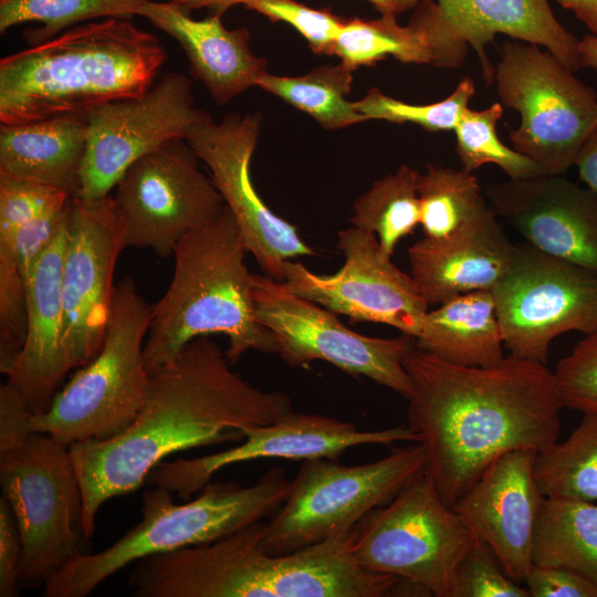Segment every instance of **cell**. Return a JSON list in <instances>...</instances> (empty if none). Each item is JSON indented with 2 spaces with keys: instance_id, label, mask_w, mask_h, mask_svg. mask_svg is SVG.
Here are the masks:
<instances>
[{
  "instance_id": "ab89813d",
  "label": "cell",
  "mask_w": 597,
  "mask_h": 597,
  "mask_svg": "<svg viewBox=\"0 0 597 597\" xmlns=\"http://www.w3.org/2000/svg\"><path fill=\"white\" fill-rule=\"evenodd\" d=\"M71 198L55 188L0 174V239L44 213L64 208Z\"/></svg>"
},
{
  "instance_id": "1f68e13d",
  "label": "cell",
  "mask_w": 597,
  "mask_h": 597,
  "mask_svg": "<svg viewBox=\"0 0 597 597\" xmlns=\"http://www.w3.org/2000/svg\"><path fill=\"white\" fill-rule=\"evenodd\" d=\"M419 177L416 169L401 165L395 172L376 180L354 202L352 226L374 233L380 253L387 259L399 241L420 223Z\"/></svg>"
},
{
  "instance_id": "7a4b0ae2",
  "label": "cell",
  "mask_w": 597,
  "mask_h": 597,
  "mask_svg": "<svg viewBox=\"0 0 597 597\" xmlns=\"http://www.w3.org/2000/svg\"><path fill=\"white\" fill-rule=\"evenodd\" d=\"M404 366L413 388L408 426L451 507L499 457L558 441L564 407L545 364L509 355L489 367L459 366L415 346Z\"/></svg>"
},
{
  "instance_id": "d6a6232c",
  "label": "cell",
  "mask_w": 597,
  "mask_h": 597,
  "mask_svg": "<svg viewBox=\"0 0 597 597\" xmlns=\"http://www.w3.org/2000/svg\"><path fill=\"white\" fill-rule=\"evenodd\" d=\"M583 415L566 440L536 454L534 476L545 498L597 501V412Z\"/></svg>"
},
{
  "instance_id": "3957f363",
  "label": "cell",
  "mask_w": 597,
  "mask_h": 597,
  "mask_svg": "<svg viewBox=\"0 0 597 597\" xmlns=\"http://www.w3.org/2000/svg\"><path fill=\"white\" fill-rule=\"evenodd\" d=\"M355 527V526H354ZM264 521L217 541L153 554L128 578L136 597H390L399 577L360 567L354 528L304 548L272 555Z\"/></svg>"
},
{
  "instance_id": "e575fe53",
  "label": "cell",
  "mask_w": 597,
  "mask_h": 597,
  "mask_svg": "<svg viewBox=\"0 0 597 597\" xmlns=\"http://www.w3.org/2000/svg\"><path fill=\"white\" fill-rule=\"evenodd\" d=\"M503 114L501 103L484 109L465 111L454 128L455 151L467 171H474L486 164L499 166L511 179H522L543 174L540 166L527 156L504 145L496 133V123Z\"/></svg>"
},
{
  "instance_id": "ee69618b",
  "label": "cell",
  "mask_w": 597,
  "mask_h": 597,
  "mask_svg": "<svg viewBox=\"0 0 597 597\" xmlns=\"http://www.w3.org/2000/svg\"><path fill=\"white\" fill-rule=\"evenodd\" d=\"M22 542L19 527L8 501L0 498V596L17 597L20 593L19 577Z\"/></svg>"
},
{
  "instance_id": "2e32d148",
  "label": "cell",
  "mask_w": 597,
  "mask_h": 597,
  "mask_svg": "<svg viewBox=\"0 0 597 597\" xmlns=\"http://www.w3.org/2000/svg\"><path fill=\"white\" fill-rule=\"evenodd\" d=\"M337 248L345 261L332 275H320L300 262H284L283 286L354 322L389 325L417 337L428 312L411 275L379 250L376 235L350 227L338 232Z\"/></svg>"
},
{
  "instance_id": "8fae6325",
  "label": "cell",
  "mask_w": 597,
  "mask_h": 597,
  "mask_svg": "<svg viewBox=\"0 0 597 597\" xmlns=\"http://www.w3.org/2000/svg\"><path fill=\"white\" fill-rule=\"evenodd\" d=\"M476 540L425 470L355 525L352 553L366 570L409 579L434 597H452L457 566Z\"/></svg>"
},
{
  "instance_id": "9a60e30c",
  "label": "cell",
  "mask_w": 597,
  "mask_h": 597,
  "mask_svg": "<svg viewBox=\"0 0 597 597\" xmlns=\"http://www.w3.org/2000/svg\"><path fill=\"white\" fill-rule=\"evenodd\" d=\"M86 153L75 198H106L136 160L161 145L186 139L211 117L195 106L190 80L165 74L144 95L98 105L86 114Z\"/></svg>"
},
{
  "instance_id": "6da1fadb",
  "label": "cell",
  "mask_w": 597,
  "mask_h": 597,
  "mask_svg": "<svg viewBox=\"0 0 597 597\" xmlns=\"http://www.w3.org/2000/svg\"><path fill=\"white\" fill-rule=\"evenodd\" d=\"M231 366L209 336L197 337L172 360L149 373L143 406L128 429L108 440L70 447L90 540L100 507L144 485L168 455L239 443L244 428L274 422L293 411L287 394L254 387Z\"/></svg>"
},
{
  "instance_id": "c3c4849f",
  "label": "cell",
  "mask_w": 597,
  "mask_h": 597,
  "mask_svg": "<svg viewBox=\"0 0 597 597\" xmlns=\"http://www.w3.org/2000/svg\"><path fill=\"white\" fill-rule=\"evenodd\" d=\"M168 2L175 3L185 9H201L209 8L214 11L216 14L222 15L231 7L245 4L248 0H168Z\"/></svg>"
},
{
  "instance_id": "b9f144b4",
  "label": "cell",
  "mask_w": 597,
  "mask_h": 597,
  "mask_svg": "<svg viewBox=\"0 0 597 597\" xmlns=\"http://www.w3.org/2000/svg\"><path fill=\"white\" fill-rule=\"evenodd\" d=\"M70 201L62 209L44 213L22 224L9 238L0 239V249L7 250L12 255L25 280L35 261L49 248L65 221Z\"/></svg>"
},
{
  "instance_id": "8992f818",
  "label": "cell",
  "mask_w": 597,
  "mask_h": 597,
  "mask_svg": "<svg viewBox=\"0 0 597 597\" xmlns=\"http://www.w3.org/2000/svg\"><path fill=\"white\" fill-rule=\"evenodd\" d=\"M290 481L271 467L252 485L209 482L189 502L154 485L143 495L142 521L98 553L82 555L51 577L44 597H86L119 569L146 556L206 544L272 516L284 502Z\"/></svg>"
},
{
  "instance_id": "f546056e",
  "label": "cell",
  "mask_w": 597,
  "mask_h": 597,
  "mask_svg": "<svg viewBox=\"0 0 597 597\" xmlns=\"http://www.w3.org/2000/svg\"><path fill=\"white\" fill-rule=\"evenodd\" d=\"M353 71L344 63L324 64L301 76L265 73L258 86L312 116L325 129H339L367 121L354 102Z\"/></svg>"
},
{
  "instance_id": "9c48e42d",
  "label": "cell",
  "mask_w": 597,
  "mask_h": 597,
  "mask_svg": "<svg viewBox=\"0 0 597 597\" xmlns=\"http://www.w3.org/2000/svg\"><path fill=\"white\" fill-rule=\"evenodd\" d=\"M425 470L419 442L395 447L383 459L358 465L329 458L303 460L284 502L264 522L262 546L282 555L345 535Z\"/></svg>"
},
{
  "instance_id": "7c38bea8",
  "label": "cell",
  "mask_w": 597,
  "mask_h": 597,
  "mask_svg": "<svg viewBox=\"0 0 597 597\" xmlns=\"http://www.w3.org/2000/svg\"><path fill=\"white\" fill-rule=\"evenodd\" d=\"M256 321L277 343V355L290 367L327 362L341 370L367 377L409 400L413 388L404 360L416 346L412 336H365L347 328L329 310L300 297L268 275L253 274Z\"/></svg>"
},
{
  "instance_id": "4dcf8cb0",
  "label": "cell",
  "mask_w": 597,
  "mask_h": 597,
  "mask_svg": "<svg viewBox=\"0 0 597 597\" xmlns=\"http://www.w3.org/2000/svg\"><path fill=\"white\" fill-rule=\"evenodd\" d=\"M418 198L419 226L428 239L455 234L491 210L478 178L463 168L427 165Z\"/></svg>"
},
{
  "instance_id": "ac0fdd59",
  "label": "cell",
  "mask_w": 597,
  "mask_h": 597,
  "mask_svg": "<svg viewBox=\"0 0 597 597\" xmlns=\"http://www.w3.org/2000/svg\"><path fill=\"white\" fill-rule=\"evenodd\" d=\"M123 250L112 196L72 198L61 273L63 345L70 370L88 363L103 345L115 265Z\"/></svg>"
},
{
  "instance_id": "4fadbf2b",
  "label": "cell",
  "mask_w": 597,
  "mask_h": 597,
  "mask_svg": "<svg viewBox=\"0 0 597 597\" xmlns=\"http://www.w3.org/2000/svg\"><path fill=\"white\" fill-rule=\"evenodd\" d=\"M186 139L168 142L127 168L112 196L124 249L171 256L178 242L223 211L211 177Z\"/></svg>"
},
{
  "instance_id": "ba28073f",
  "label": "cell",
  "mask_w": 597,
  "mask_h": 597,
  "mask_svg": "<svg viewBox=\"0 0 597 597\" xmlns=\"http://www.w3.org/2000/svg\"><path fill=\"white\" fill-rule=\"evenodd\" d=\"M0 484L22 542L20 589L44 586L71 561L91 553L70 447L48 433H30L0 450Z\"/></svg>"
},
{
  "instance_id": "277c9868",
  "label": "cell",
  "mask_w": 597,
  "mask_h": 597,
  "mask_svg": "<svg viewBox=\"0 0 597 597\" xmlns=\"http://www.w3.org/2000/svg\"><path fill=\"white\" fill-rule=\"evenodd\" d=\"M166 60L158 39L128 19L78 24L0 61V123L87 114L139 97Z\"/></svg>"
},
{
  "instance_id": "5b68a950",
  "label": "cell",
  "mask_w": 597,
  "mask_h": 597,
  "mask_svg": "<svg viewBox=\"0 0 597 597\" xmlns=\"http://www.w3.org/2000/svg\"><path fill=\"white\" fill-rule=\"evenodd\" d=\"M248 252L227 206L178 242L171 282L153 304L144 345L148 373L172 360L192 339L212 334L228 337L224 353L232 366L249 350L277 354L274 335L254 315Z\"/></svg>"
},
{
  "instance_id": "30bf717a",
  "label": "cell",
  "mask_w": 597,
  "mask_h": 597,
  "mask_svg": "<svg viewBox=\"0 0 597 597\" xmlns=\"http://www.w3.org/2000/svg\"><path fill=\"white\" fill-rule=\"evenodd\" d=\"M501 104L521 116L510 132L513 148L543 174L564 175L597 128V94L549 51L506 41L495 66Z\"/></svg>"
},
{
  "instance_id": "52a82bcc",
  "label": "cell",
  "mask_w": 597,
  "mask_h": 597,
  "mask_svg": "<svg viewBox=\"0 0 597 597\" xmlns=\"http://www.w3.org/2000/svg\"><path fill=\"white\" fill-rule=\"evenodd\" d=\"M153 305L126 275L115 285L100 352L55 392L48 410L31 416L32 432L52 436L66 447L104 441L123 433L143 406L149 373L144 345Z\"/></svg>"
},
{
  "instance_id": "7402d4cb",
  "label": "cell",
  "mask_w": 597,
  "mask_h": 597,
  "mask_svg": "<svg viewBox=\"0 0 597 597\" xmlns=\"http://www.w3.org/2000/svg\"><path fill=\"white\" fill-rule=\"evenodd\" d=\"M536 454L519 449L499 457L452 506L520 584L533 565L534 532L545 499L534 476Z\"/></svg>"
},
{
  "instance_id": "603a6c76",
  "label": "cell",
  "mask_w": 597,
  "mask_h": 597,
  "mask_svg": "<svg viewBox=\"0 0 597 597\" xmlns=\"http://www.w3.org/2000/svg\"><path fill=\"white\" fill-rule=\"evenodd\" d=\"M67 223L69 213L25 280L27 336L20 355L6 376L7 383L22 395L33 415L48 410L60 383L70 370L63 345L64 314L61 295Z\"/></svg>"
},
{
  "instance_id": "44dd1931",
  "label": "cell",
  "mask_w": 597,
  "mask_h": 597,
  "mask_svg": "<svg viewBox=\"0 0 597 597\" xmlns=\"http://www.w3.org/2000/svg\"><path fill=\"white\" fill-rule=\"evenodd\" d=\"M485 198L499 219L526 243L597 274V192L563 175L488 184Z\"/></svg>"
},
{
  "instance_id": "7dc6e473",
  "label": "cell",
  "mask_w": 597,
  "mask_h": 597,
  "mask_svg": "<svg viewBox=\"0 0 597 597\" xmlns=\"http://www.w3.org/2000/svg\"><path fill=\"white\" fill-rule=\"evenodd\" d=\"M569 10L590 31L597 35V0H556Z\"/></svg>"
},
{
  "instance_id": "f6af8a7d",
  "label": "cell",
  "mask_w": 597,
  "mask_h": 597,
  "mask_svg": "<svg viewBox=\"0 0 597 597\" xmlns=\"http://www.w3.org/2000/svg\"><path fill=\"white\" fill-rule=\"evenodd\" d=\"M32 412L22 395L9 383L0 387V450L22 441L31 431Z\"/></svg>"
},
{
  "instance_id": "d590c367",
  "label": "cell",
  "mask_w": 597,
  "mask_h": 597,
  "mask_svg": "<svg viewBox=\"0 0 597 597\" xmlns=\"http://www.w3.org/2000/svg\"><path fill=\"white\" fill-rule=\"evenodd\" d=\"M474 93L473 80L464 76L449 96L436 103L409 104L371 88L363 98L354 102V106L367 121L411 123L429 132H448L454 130Z\"/></svg>"
},
{
  "instance_id": "7bdbcfd3",
  "label": "cell",
  "mask_w": 597,
  "mask_h": 597,
  "mask_svg": "<svg viewBox=\"0 0 597 597\" xmlns=\"http://www.w3.org/2000/svg\"><path fill=\"white\" fill-rule=\"evenodd\" d=\"M531 597H597V588L561 567L533 564L524 580Z\"/></svg>"
},
{
  "instance_id": "681fc988",
  "label": "cell",
  "mask_w": 597,
  "mask_h": 597,
  "mask_svg": "<svg viewBox=\"0 0 597 597\" xmlns=\"http://www.w3.org/2000/svg\"><path fill=\"white\" fill-rule=\"evenodd\" d=\"M368 1L381 15L390 14L398 17L401 13L413 10L419 0H366Z\"/></svg>"
},
{
  "instance_id": "5bb4252c",
  "label": "cell",
  "mask_w": 597,
  "mask_h": 597,
  "mask_svg": "<svg viewBox=\"0 0 597 597\" xmlns=\"http://www.w3.org/2000/svg\"><path fill=\"white\" fill-rule=\"evenodd\" d=\"M491 292L512 356L546 365L555 337L597 331V274L526 242Z\"/></svg>"
},
{
  "instance_id": "cb8c5ba5",
  "label": "cell",
  "mask_w": 597,
  "mask_h": 597,
  "mask_svg": "<svg viewBox=\"0 0 597 597\" xmlns=\"http://www.w3.org/2000/svg\"><path fill=\"white\" fill-rule=\"evenodd\" d=\"M515 250L494 211L443 239L425 238L408 249L410 275L428 305L492 290Z\"/></svg>"
},
{
  "instance_id": "f1b7e54d",
  "label": "cell",
  "mask_w": 597,
  "mask_h": 597,
  "mask_svg": "<svg viewBox=\"0 0 597 597\" xmlns=\"http://www.w3.org/2000/svg\"><path fill=\"white\" fill-rule=\"evenodd\" d=\"M332 54L355 70L371 66L387 56L404 63L436 66L434 49L426 32L413 22L400 25L396 15L378 19L345 20L332 48Z\"/></svg>"
},
{
  "instance_id": "60d3db41",
  "label": "cell",
  "mask_w": 597,
  "mask_h": 597,
  "mask_svg": "<svg viewBox=\"0 0 597 597\" xmlns=\"http://www.w3.org/2000/svg\"><path fill=\"white\" fill-rule=\"evenodd\" d=\"M244 7L272 21L292 25L314 52L322 54H332L334 41L345 21L328 9L311 8L296 0H248Z\"/></svg>"
},
{
  "instance_id": "4316f807",
  "label": "cell",
  "mask_w": 597,
  "mask_h": 597,
  "mask_svg": "<svg viewBox=\"0 0 597 597\" xmlns=\"http://www.w3.org/2000/svg\"><path fill=\"white\" fill-rule=\"evenodd\" d=\"M415 339L417 348L459 366L489 367L505 357L491 290L462 294L428 311Z\"/></svg>"
},
{
  "instance_id": "f35d334b",
  "label": "cell",
  "mask_w": 597,
  "mask_h": 597,
  "mask_svg": "<svg viewBox=\"0 0 597 597\" xmlns=\"http://www.w3.org/2000/svg\"><path fill=\"white\" fill-rule=\"evenodd\" d=\"M553 374L564 408L597 412V331L585 335Z\"/></svg>"
},
{
  "instance_id": "d6986e66",
  "label": "cell",
  "mask_w": 597,
  "mask_h": 597,
  "mask_svg": "<svg viewBox=\"0 0 597 597\" xmlns=\"http://www.w3.org/2000/svg\"><path fill=\"white\" fill-rule=\"evenodd\" d=\"M243 432L244 439L224 451L160 462L148 474L144 485H159L188 500L209 483L214 473L240 462L259 459H338L347 449L356 446L419 442L418 436L405 425L364 431L353 422L294 411L268 425L247 427Z\"/></svg>"
},
{
  "instance_id": "83f0119b",
  "label": "cell",
  "mask_w": 597,
  "mask_h": 597,
  "mask_svg": "<svg viewBox=\"0 0 597 597\" xmlns=\"http://www.w3.org/2000/svg\"><path fill=\"white\" fill-rule=\"evenodd\" d=\"M533 564L568 569L597 588V504L545 498L536 521Z\"/></svg>"
},
{
  "instance_id": "bcb514c9",
  "label": "cell",
  "mask_w": 597,
  "mask_h": 597,
  "mask_svg": "<svg viewBox=\"0 0 597 597\" xmlns=\"http://www.w3.org/2000/svg\"><path fill=\"white\" fill-rule=\"evenodd\" d=\"M575 166L580 180L597 192V128L583 145Z\"/></svg>"
},
{
  "instance_id": "484cf974",
  "label": "cell",
  "mask_w": 597,
  "mask_h": 597,
  "mask_svg": "<svg viewBox=\"0 0 597 597\" xmlns=\"http://www.w3.org/2000/svg\"><path fill=\"white\" fill-rule=\"evenodd\" d=\"M85 114L0 127V174L34 181L75 198L86 153Z\"/></svg>"
},
{
  "instance_id": "74e56055",
  "label": "cell",
  "mask_w": 597,
  "mask_h": 597,
  "mask_svg": "<svg viewBox=\"0 0 597 597\" xmlns=\"http://www.w3.org/2000/svg\"><path fill=\"white\" fill-rule=\"evenodd\" d=\"M452 597H531L505 572L494 551L479 538L459 562Z\"/></svg>"
},
{
  "instance_id": "d4e9b609",
  "label": "cell",
  "mask_w": 597,
  "mask_h": 597,
  "mask_svg": "<svg viewBox=\"0 0 597 597\" xmlns=\"http://www.w3.org/2000/svg\"><path fill=\"white\" fill-rule=\"evenodd\" d=\"M138 15L180 44L191 75L206 85L218 105L258 86L268 72L266 61L254 55L249 46L248 29L229 30L219 14L196 20L175 3L144 0Z\"/></svg>"
},
{
  "instance_id": "ffe728a7",
  "label": "cell",
  "mask_w": 597,
  "mask_h": 597,
  "mask_svg": "<svg viewBox=\"0 0 597 597\" xmlns=\"http://www.w3.org/2000/svg\"><path fill=\"white\" fill-rule=\"evenodd\" d=\"M410 21L448 57H467L473 49L486 85L495 73L486 46L496 34L543 46L574 72L582 67L579 40L556 19L548 0H419Z\"/></svg>"
},
{
  "instance_id": "f907efd6",
  "label": "cell",
  "mask_w": 597,
  "mask_h": 597,
  "mask_svg": "<svg viewBox=\"0 0 597 597\" xmlns=\"http://www.w3.org/2000/svg\"><path fill=\"white\" fill-rule=\"evenodd\" d=\"M582 67L597 70V35L586 34L578 42Z\"/></svg>"
},
{
  "instance_id": "e0dca14e",
  "label": "cell",
  "mask_w": 597,
  "mask_h": 597,
  "mask_svg": "<svg viewBox=\"0 0 597 597\" xmlns=\"http://www.w3.org/2000/svg\"><path fill=\"white\" fill-rule=\"evenodd\" d=\"M260 114L226 115L191 128L186 142L210 169L227 208L233 213L248 251L273 280L283 281V264L315 255L295 226L276 216L254 189L250 163L260 133Z\"/></svg>"
},
{
  "instance_id": "8d00e7d4",
  "label": "cell",
  "mask_w": 597,
  "mask_h": 597,
  "mask_svg": "<svg viewBox=\"0 0 597 597\" xmlns=\"http://www.w3.org/2000/svg\"><path fill=\"white\" fill-rule=\"evenodd\" d=\"M27 325L25 279L12 255L0 249V371L6 376L23 348Z\"/></svg>"
},
{
  "instance_id": "836d02e7",
  "label": "cell",
  "mask_w": 597,
  "mask_h": 597,
  "mask_svg": "<svg viewBox=\"0 0 597 597\" xmlns=\"http://www.w3.org/2000/svg\"><path fill=\"white\" fill-rule=\"evenodd\" d=\"M144 0H0V32L27 22L42 23L24 36L35 45L62 30L95 18L129 19L139 14Z\"/></svg>"
}]
</instances>
